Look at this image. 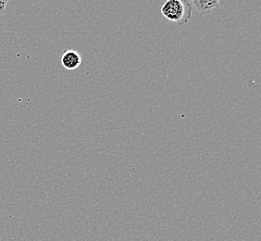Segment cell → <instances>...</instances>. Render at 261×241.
<instances>
[{
  "label": "cell",
  "mask_w": 261,
  "mask_h": 241,
  "mask_svg": "<svg viewBox=\"0 0 261 241\" xmlns=\"http://www.w3.org/2000/svg\"><path fill=\"white\" fill-rule=\"evenodd\" d=\"M192 6H195L196 10L201 14H207L210 13L211 10H217L220 8V1L219 0H210V1H205V0H196V1H191Z\"/></svg>",
  "instance_id": "obj_3"
},
{
  "label": "cell",
  "mask_w": 261,
  "mask_h": 241,
  "mask_svg": "<svg viewBox=\"0 0 261 241\" xmlns=\"http://www.w3.org/2000/svg\"><path fill=\"white\" fill-rule=\"evenodd\" d=\"M82 63V56L78 51L69 50L61 56V64L66 70H73L79 68Z\"/></svg>",
  "instance_id": "obj_2"
},
{
  "label": "cell",
  "mask_w": 261,
  "mask_h": 241,
  "mask_svg": "<svg viewBox=\"0 0 261 241\" xmlns=\"http://www.w3.org/2000/svg\"><path fill=\"white\" fill-rule=\"evenodd\" d=\"M193 6L191 1L168 0L161 7V13L176 26H185L191 19Z\"/></svg>",
  "instance_id": "obj_1"
},
{
  "label": "cell",
  "mask_w": 261,
  "mask_h": 241,
  "mask_svg": "<svg viewBox=\"0 0 261 241\" xmlns=\"http://www.w3.org/2000/svg\"><path fill=\"white\" fill-rule=\"evenodd\" d=\"M8 4H9L8 0L7 1H5V0H0V15L5 12L6 8H7Z\"/></svg>",
  "instance_id": "obj_4"
},
{
  "label": "cell",
  "mask_w": 261,
  "mask_h": 241,
  "mask_svg": "<svg viewBox=\"0 0 261 241\" xmlns=\"http://www.w3.org/2000/svg\"><path fill=\"white\" fill-rule=\"evenodd\" d=\"M1 59H2V57H1V56H0V60H1Z\"/></svg>",
  "instance_id": "obj_5"
}]
</instances>
